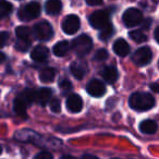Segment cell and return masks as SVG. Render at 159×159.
Returning <instances> with one entry per match:
<instances>
[{
	"label": "cell",
	"mask_w": 159,
	"mask_h": 159,
	"mask_svg": "<svg viewBox=\"0 0 159 159\" xmlns=\"http://www.w3.org/2000/svg\"><path fill=\"white\" fill-rule=\"evenodd\" d=\"M129 104L132 109L136 111H146L155 106V99L147 93H134L131 95Z\"/></svg>",
	"instance_id": "6da1fadb"
},
{
	"label": "cell",
	"mask_w": 159,
	"mask_h": 159,
	"mask_svg": "<svg viewBox=\"0 0 159 159\" xmlns=\"http://www.w3.org/2000/svg\"><path fill=\"white\" fill-rule=\"evenodd\" d=\"M92 47H93V42L92 38L89 35L82 34L79 37H76L71 44V48L75 52V55L79 57H84L91 51Z\"/></svg>",
	"instance_id": "7a4b0ae2"
},
{
	"label": "cell",
	"mask_w": 159,
	"mask_h": 159,
	"mask_svg": "<svg viewBox=\"0 0 159 159\" xmlns=\"http://www.w3.org/2000/svg\"><path fill=\"white\" fill-rule=\"evenodd\" d=\"M40 14V5L35 1L27 3L26 6L22 7L19 11V19L23 22L32 21L35 18H37Z\"/></svg>",
	"instance_id": "3957f363"
},
{
	"label": "cell",
	"mask_w": 159,
	"mask_h": 159,
	"mask_svg": "<svg viewBox=\"0 0 159 159\" xmlns=\"http://www.w3.org/2000/svg\"><path fill=\"white\" fill-rule=\"evenodd\" d=\"M109 19H110V14H109V12L107 10H99V11H96L91 14V16H89V24L94 29L102 30V27H105L106 25H108L110 23Z\"/></svg>",
	"instance_id": "277c9868"
},
{
	"label": "cell",
	"mask_w": 159,
	"mask_h": 159,
	"mask_svg": "<svg viewBox=\"0 0 159 159\" xmlns=\"http://www.w3.org/2000/svg\"><path fill=\"white\" fill-rule=\"evenodd\" d=\"M122 20L128 27H134L143 22V14L136 8H130L123 13Z\"/></svg>",
	"instance_id": "5b68a950"
},
{
	"label": "cell",
	"mask_w": 159,
	"mask_h": 159,
	"mask_svg": "<svg viewBox=\"0 0 159 159\" xmlns=\"http://www.w3.org/2000/svg\"><path fill=\"white\" fill-rule=\"evenodd\" d=\"M152 59V52L150 48L148 47H142V48L137 49L132 56V61L134 64L139 66H147Z\"/></svg>",
	"instance_id": "8992f818"
},
{
	"label": "cell",
	"mask_w": 159,
	"mask_h": 159,
	"mask_svg": "<svg viewBox=\"0 0 159 159\" xmlns=\"http://www.w3.org/2000/svg\"><path fill=\"white\" fill-rule=\"evenodd\" d=\"M34 34L38 40H49L53 36V30L48 22H39L34 26Z\"/></svg>",
	"instance_id": "52a82bcc"
},
{
	"label": "cell",
	"mask_w": 159,
	"mask_h": 159,
	"mask_svg": "<svg viewBox=\"0 0 159 159\" xmlns=\"http://www.w3.org/2000/svg\"><path fill=\"white\" fill-rule=\"evenodd\" d=\"M80 26H81V21H80L79 16L75 14H70V16H66L62 22V30L68 35L75 34L79 31Z\"/></svg>",
	"instance_id": "ba28073f"
},
{
	"label": "cell",
	"mask_w": 159,
	"mask_h": 159,
	"mask_svg": "<svg viewBox=\"0 0 159 159\" xmlns=\"http://www.w3.org/2000/svg\"><path fill=\"white\" fill-rule=\"evenodd\" d=\"M87 93L93 97H102L106 93V86L102 81L98 80H92L87 84Z\"/></svg>",
	"instance_id": "9c48e42d"
},
{
	"label": "cell",
	"mask_w": 159,
	"mask_h": 159,
	"mask_svg": "<svg viewBox=\"0 0 159 159\" xmlns=\"http://www.w3.org/2000/svg\"><path fill=\"white\" fill-rule=\"evenodd\" d=\"M66 108L69 111L73 113H77L82 110L83 108V100L76 94H72L66 99Z\"/></svg>",
	"instance_id": "30bf717a"
},
{
	"label": "cell",
	"mask_w": 159,
	"mask_h": 159,
	"mask_svg": "<svg viewBox=\"0 0 159 159\" xmlns=\"http://www.w3.org/2000/svg\"><path fill=\"white\" fill-rule=\"evenodd\" d=\"M70 70L75 79L82 80L85 76V74L87 73V71H89V68H87L85 62H73L71 64Z\"/></svg>",
	"instance_id": "8fae6325"
},
{
	"label": "cell",
	"mask_w": 159,
	"mask_h": 159,
	"mask_svg": "<svg viewBox=\"0 0 159 159\" xmlns=\"http://www.w3.org/2000/svg\"><path fill=\"white\" fill-rule=\"evenodd\" d=\"M49 56V50L46 46L43 45H38L33 49L31 53V58L33 60H35L36 62H44L45 60H47Z\"/></svg>",
	"instance_id": "7c38bea8"
},
{
	"label": "cell",
	"mask_w": 159,
	"mask_h": 159,
	"mask_svg": "<svg viewBox=\"0 0 159 159\" xmlns=\"http://www.w3.org/2000/svg\"><path fill=\"white\" fill-rule=\"evenodd\" d=\"M113 51L120 57H125L130 52V46L124 39H117L113 44Z\"/></svg>",
	"instance_id": "4fadbf2b"
},
{
	"label": "cell",
	"mask_w": 159,
	"mask_h": 159,
	"mask_svg": "<svg viewBox=\"0 0 159 159\" xmlns=\"http://www.w3.org/2000/svg\"><path fill=\"white\" fill-rule=\"evenodd\" d=\"M62 9V3L60 0H48L45 6L46 13L49 16H57Z\"/></svg>",
	"instance_id": "5bb4252c"
},
{
	"label": "cell",
	"mask_w": 159,
	"mask_h": 159,
	"mask_svg": "<svg viewBox=\"0 0 159 159\" xmlns=\"http://www.w3.org/2000/svg\"><path fill=\"white\" fill-rule=\"evenodd\" d=\"M102 75L105 81H106L107 83H109V84L115 83L118 80V76H119L118 70L116 66H106V68L102 70Z\"/></svg>",
	"instance_id": "9a60e30c"
},
{
	"label": "cell",
	"mask_w": 159,
	"mask_h": 159,
	"mask_svg": "<svg viewBox=\"0 0 159 159\" xmlns=\"http://www.w3.org/2000/svg\"><path fill=\"white\" fill-rule=\"evenodd\" d=\"M51 98V89L44 87L40 89L39 91H37L36 94V102L40 105V106H46L48 104V102Z\"/></svg>",
	"instance_id": "2e32d148"
},
{
	"label": "cell",
	"mask_w": 159,
	"mask_h": 159,
	"mask_svg": "<svg viewBox=\"0 0 159 159\" xmlns=\"http://www.w3.org/2000/svg\"><path fill=\"white\" fill-rule=\"evenodd\" d=\"M139 130L144 134H154L158 130V125L154 120H144L139 124Z\"/></svg>",
	"instance_id": "e0dca14e"
},
{
	"label": "cell",
	"mask_w": 159,
	"mask_h": 159,
	"mask_svg": "<svg viewBox=\"0 0 159 159\" xmlns=\"http://www.w3.org/2000/svg\"><path fill=\"white\" fill-rule=\"evenodd\" d=\"M27 102L23 99L22 97L19 96L18 98H16L13 102V110L20 117H25L26 116V107H27Z\"/></svg>",
	"instance_id": "ac0fdd59"
},
{
	"label": "cell",
	"mask_w": 159,
	"mask_h": 159,
	"mask_svg": "<svg viewBox=\"0 0 159 159\" xmlns=\"http://www.w3.org/2000/svg\"><path fill=\"white\" fill-rule=\"evenodd\" d=\"M69 49H70V44L66 40H61V42H58L53 46L52 51L57 57H62V56H64L68 52Z\"/></svg>",
	"instance_id": "d6986e66"
},
{
	"label": "cell",
	"mask_w": 159,
	"mask_h": 159,
	"mask_svg": "<svg viewBox=\"0 0 159 159\" xmlns=\"http://www.w3.org/2000/svg\"><path fill=\"white\" fill-rule=\"evenodd\" d=\"M56 76V70L52 68H45L39 72V80L44 83H49L53 81Z\"/></svg>",
	"instance_id": "ffe728a7"
},
{
	"label": "cell",
	"mask_w": 159,
	"mask_h": 159,
	"mask_svg": "<svg viewBox=\"0 0 159 159\" xmlns=\"http://www.w3.org/2000/svg\"><path fill=\"white\" fill-rule=\"evenodd\" d=\"M13 11V7L7 0H0V18L5 19L9 16Z\"/></svg>",
	"instance_id": "44dd1931"
},
{
	"label": "cell",
	"mask_w": 159,
	"mask_h": 159,
	"mask_svg": "<svg viewBox=\"0 0 159 159\" xmlns=\"http://www.w3.org/2000/svg\"><path fill=\"white\" fill-rule=\"evenodd\" d=\"M113 33H115V27H113V25L111 23H109L108 25H106V26L100 30L98 37H99L100 40H108L112 36Z\"/></svg>",
	"instance_id": "7402d4cb"
},
{
	"label": "cell",
	"mask_w": 159,
	"mask_h": 159,
	"mask_svg": "<svg viewBox=\"0 0 159 159\" xmlns=\"http://www.w3.org/2000/svg\"><path fill=\"white\" fill-rule=\"evenodd\" d=\"M16 34L19 39L31 40V30L27 26H18L16 30Z\"/></svg>",
	"instance_id": "603a6c76"
},
{
	"label": "cell",
	"mask_w": 159,
	"mask_h": 159,
	"mask_svg": "<svg viewBox=\"0 0 159 159\" xmlns=\"http://www.w3.org/2000/svg\"><path fill=\"white\" fill-rule=\"evenodd\" d=\"M36 94H37V92L31 89H26L20 94V97H22L27 104H32L33 102H36Z\"/></svg>",
	"instance_id": "cb8c5ba5"
},
{
	"label": "cell",
	"mask_w": 159,
	"mask_h": 159,
	"mask_svg": "<svg viewBox=\"0 0 159 159\" xmlns=\"http://www.w3.org/2000/svg\"><path fill=\"white\" fill-rule=\"evenodd\" d=\"M129 36H130L135 43H139V44L147 40V36H146L142 31H139V30H135V31L130 32V33H129Z\"/></svg>",
	"instance_id": "d4e9b609"
},
{
	"label": "cell",
	"mask_w": 159,
	"mask_h": 159,
	"mask_svg": "<svg viewBox=\"0 0 159 159\" xmlns=\"http://www.w3.org/2000/svg\"><path fill=\"white\" fill-rule=\"evenodd\" d=\"M30 46H31V40H27V39H19L18 38V42L16 44V48L20 51L29 50Z\"/></svg>",
	"instance_id": "484cf974"
},
{
	"label": "cell",
	"mask_w": 159,
	"mask_h": 159,
	"mask_svg": "<svg viewBox=\"0 0 159 159\" xmlns=\"http://www.w3.org/2000/svg\"><path fill=\"white\" fill-rule=\"evenodd\" d=\"M59 87H60V89L63 91V93H68V92H70L71 89H72V84H71L70 81H68V80H66V79L60 80Z\"/></svg>",
	"instance_id": "4316f807"
},
{
	"label": "cell",
	"mask_w": 159,
	"mask_h": 159,
	"mask_svg": "<svg viewBox=\"0 0 159 159\" xmlns=\"http://www.w3.org/2000/svg\"><path fill=\"white\" fill-rule=\"evenodd\" d=\"M107 58H108V51L106 49H99V50L96 51L94 59L97 60V61H105Z\"/></svg>",
	"instance_id": "83f0119b"
},
{
	"label": "cell",
	"mask_w": 159,
	"mask_h": 159,
	"mask_svg": "<svg viewBox=\"0 0 159 159\" xmlns=\"http://www.w3.org/2000/svg\"><path fill=\"white\" fill-rule=\"evenodd\" d=\"M50 109L55 113H59L61 111V105H60V102L57 98H53V99L50 100Z\"/></svg>",
	"instance_id": "f1b7e54d"
},
{
	"label": "cell",
	"mask_w": 159,
	"mask_h": 159,
	"mask_svg": "<svg viewBox=\"0 0 159 159\" xmlns=\"http://www.w3.org/2000/svg\"><path fill=\"white\" fill-rule=\"evenodd\" d=\"M35 158L36 159H39V158H42V159H51V158H52V154H50L49 152H40L39 154L36 155Z\"/></svg>",
	"instance_id": "f546056e"
},
{
	"label": "cell",
	"mask_w": 159,
	"mask_h": 159,
	"mask_svg": "<svg viewBox=\"0 0 159 159\" xmlns=\"http://www.w3.org/2000/svg\"><path fill=\"white\" fill-rule=\"evenodd\" d=\"M0 36H1V42H0V46L3 47L6 45V43H7L8 38H9V34H8L7 32H2Z\"/></svg>",
	"instance_id": "4dcf8cb0"
},
{
	"label": "cell",
	"mask_w": 159,
	"mask_h": 159,
	"mask_svg": "<svg viewBox=\"0 0 159 159\" xmlns=\"http://www.w3.org/2000/svg\"><path fill=\"white\" fill-rule=\"evenodd\" d=\"M152 24V19H146L142 22V29L143 30H148Z\"/></svg>",
	"instance_id": "1f68e13d"
},
{
	"label": "cell",
	"mask_w": 159,
	"mask_h": 159,
	"mask_svg": "<svg viewBox=\"0 0 159 159\" xmlns=\"http://www.w3.org/2000/svg\"><path fill=\"white\" fill-rule=\"evenodd\" d=\"M85 1L89 6H99L102 3V0H85Z\"/></svg>",
	"instance_id": "d6a6232c"
},
{
	"label": "cell",
	"mask_w": 159,
	"mask_h": 159,
	"mask_svg": "<svg viewBox=\"0 0 159 159\" xmlns=\"http://www.w3.org/2000/svg\"><path fill=\"white\" fill-rule=\"evenodd\" d=\"M150 89H152V92H155V93H158L159 92V84H157V83H152V84H150Z\"/></svg>",
	"instance_id": "836d02e7"
},
{
	"label": "cell",
	"mask_w": 159,
	"mask_h": 159,
	"mask_svg": "<svg viewBox=\"0 0 159 159\" xmlns=\"http://www.w3.org/2000/svg\"><path fill=\"white\" fill-rule=\"evenodd\" d=\"M155 39H156V42L159 44V26L156 29V31H155Z\"/></svg>",
	"instance_id": "e575fe53"
},
{
	"label": "cell",
	"mask_w": 159,
	"mask_h": 159,
	"mask_svg": "<svg viewBox=\"0 0 159 159\" xmlns=\"http://www.w3.org/2000/svg\"><path fill=\"white\" fill-rule=\"evenodd\" d=\"M5 59H6V56H5V53H0V62H3L5 61Z\"/></svg>",
	"instance_id": "d590c367"
},
{
	"label": "cell",
	"mask_w": 159,
	"mask_h": 159,
	"mask_svg": "<svg viewBox=\"0 0 159 159\" xmlns=\"http://www.w3.org/2000/svg\"><path fill=\"white\" fill-rule=\"evenodd\" d=\"M158 68H159V62H158Z\"/></svg>",
	"instance_id": "8d00e7d4"
}]
</instances>
